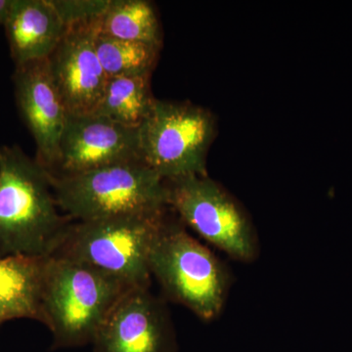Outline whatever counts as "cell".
I'll list each match as a JSON object with an SVG mask.
<instances>
[{
	"mask_svg": "<svg viewBox=\"0 0 352 352\" xmlns=\"http://www.w3.org/2000/svg\"><path fill=\"white\" fill-rule=\"evenodd\" d=\"M131 288L87 263L50 256L41 308L43 324L52 333L53 349L92 344L111 310Z\"/></svg>",
	"mask_w": 352,
	"mask_h": 352,
	"instance_id": "cell-2",
	"label": "cell"
},
{
	"mask_svg": "<svg viewBox=\"0 0 352 352\" xmlns=\"http://www.w3.org/2000/svg\"><path fill=\"white\" fill-rule=\"evenodd\" d=\"M15 3V0H0V25H4Z\"/></svg>",
	"mask_w": 352,
	"mask_h": 352,
	"instance_id": "cell-18",
	"label": "cell"
},
{
	"mask_svg": "<svg viewBox=\"0 0 352 352\" xmlns=\"http://www.w3.org/2000/svg\"><path fill=\"white\" fill-rule=\"evenodd\" d=\"M95 48L108 78L152 75L162 48L138 41L95 34Z\"/></svg>",
	"mask_w": 352,
	"mask_h": 352,
	"instance_id": "cell-16",
	"label": "cell"
},
{
	"mask_svg": "<svg viewBox=\"0 0 352 352\" xmlns=\"http://www.w3.org/2000/svg\"><path fill=\"white\" fill-rule=\"evenodd\" d=\"M67 28L98 21L110 0H51Z\"/></svg>",
	"mask_w": 352,
	"mask_h": 352,
	"instance_id": "cell-17",
	"label": "cell"
},
{
	"mask_svg": "<svg viewBox=\"0 0 352 352\" xmlns=\"http://www.w3.org/2000/svg\"><path fill=\"white\" fill-rule=\"evenodd\" d=\"M155 101L151 75L115 76L108 78L94 113L122 126L138 129L151 112Z\"/></svg>",
	"mask_w": 352,
	"mask_h": 352,
	"instance_id": "cell-14",
	"label": "cell"
},
{
	"mask_svg": "<svg viewBox=\"0 0 352 352\" xmlns=\"http://www.w3.org/2000/svg\"><path fill=\"white\" fill-rule=\"evenodd\" d=\"M16 101L36 146V161L52 173L69 113L58 91L47 59L15 66Z\"/></svg>",
	"mask_w": 352,
	"mask_h": 352,
	"instance_id": "cell-10",
	"label": "cell"
},
{
	"mask_svg": "<svg viewBox=\"0 0 352 352\" xmlns=\"http://www.w3.org/2000/svg\"><path fill=\"white\" fill-rule=\"evenodd\" d=\"M168 206L185 226L229 256L252 263L258 256L256 229L242 206L208 175L166 180Z\"/></svg>",
	"mask_w": 352,
	"mask_h": 352,
	"instance_id": "cell-7",
	"label": "cell"
},
{
	"mask_svg": "<svg viewBox=\"0 0 352 352\" xmlns=\"http://www.w3.org/2000/svg\"><path fill=\"white\" fill-rule=\"evenodd\" d=\"M217 133V119L207 109L156 99L138 127L139 159L164 182L208 175V153Z\"/></svg>",
	"mask_w": 352,
	"mask_h": 352,
	"instance_id": "cell-6",
	"label": "cell"
},
{
	"mask_svg": "<svg viewBox=\"0 0 352 352\" xmlns=\"http://www.w3.org/2000/svg\"><path fill=\"white\" fill-rule=\"evenodd\" d=\"M97 32L110 38L163 46V32L156 9L146 0H110L98 21Z\"/></svg>",
	"mask_w": 352,
	"mask_h": 352,
	"instance_id": "cell-15",
	"label": "cell"
},
{
	"mask_svg": "<svg viewBox=\"0 0 352 352\" xmlns=\"http://www.w3.org/2000/svg\"><path fill=\"white\" fill-rule=\"evenodd\" d=\"M59 210L50 173L18 146H0V256H52L73 222Z\"/></svg>",
	"mask_w": 352,
	"mask_h": 352,
	"instance_id": "cell-1",
	"label": "cell"
},
{
	"mask_svg": "<svg viewBox=\"0 0 352 352\" xmlns=\"http://www.w3.org/2000/svg\"><path fill=\"white\" fill-rule=\"evenodd\" d=\"M149 266L168 300L188 308L201 320L219 318L232 284L230 272L170 208L153 244Z\"/></svg>",
	"mask_w": 352,
	"mask_h": 352,
	"instance_id": "cell-3",
	"label": "cell"
},
{
	"mask_svg": "<svg viewBox=\"0 0 352 352\" xmlns=\"http://www.w3.org/2000/svg\"><path fill=\"white\" fill-rule=\"evenodd\" d=\"M50 175L58 207L73 221L151 214L168 208L166 182L141 161L74 175Z\"/></svg>",
	"mask_w": 352,
	"mask_h": 352,
	"instance_id": "cell-4",
	"label": "cell"
},
{
	"mask_svg": "<svg viewBox=\"0 0 352 352\" xmlns=\"http://www.w3.org/2000/svg\"><path fill=\"white\" fill-rule=\"evenodd\" d=\"M98 21L67 28L48 57L51 76L69 115L96 112L107 85L94 44Z\"/></svg>",
	"mask_w": 352,
	"mask_h": 352,
	"instance_id": "cell-9",
	"label": "cell"
},
{
	"mask_svg": "<svg viewBox=\"0 0 352 352\" xmlns=\"http://www.w3.org/2000/svg\"><path fill=\"white\" fill-rule=\"evenodd\" d=\"M94 352H176L177 344L166 303L150 288L127 289L99 328Z\"/></svg>",
	"mask_w": 352,
	"mask_h": 352,
	"instance_id": "cell-8",
	"label": "cell"
},
{
	"mask_svg": "<svg viewBox=\"0 0 352 352\" xmlns=\"http://www.w3.org/2000/svg\"><path fill=\"white\" fill-rule=\"evenodd\" d=\"M131 161H140L138 129L122 126L95 113L69 115L57 164L50 173L74 175Z\"/></svg>",
	"mask_w": 352,
	"mask_h": 352,
	"instance_id": "cell-11",
	"label": "cell"
},
{
	"mask_svg": "<svg viewBox=\"0 0 352 352\" xmlns=\"http://www.w3.org/2000/svg\"><path fill=\"white\" fill-rule=\"evenodd\" d=\"M168 210L73 221L53 256L87 263L132 288H150V254Z\"/></svg>",
	"mask_w": 352,
	"mask_h": 352,
	"instance_id": "cell-5",
	"label": "cell"
},
{
	"mask_svg": "<svg viewBox=\"0 0 352 352\" xmlns=\"http://www.w3.org/2000/svg\"><path fill=\"white\" fill-rule=\"evenodd\" d=\"M47 258L0 256V323L20 318L43 323L41 298Z\"/></svg>",
	"mask_w": 352,
	"mask_h": 352,
	"instance_id": "cell-13",
	"label": "cell"
},
{
	"mask_svg": "<svg viewBox=\"0 0 352 352\" xmlns=\"http://www.w3.org/2000/svg\"><path fill=\"white\" fill-rule=\"evenodd\" d=\"M3 27L15 66L47 59L67 30L51 0H15Z\"/></svg>",
	"mask_w": 352,
	"mask_h": 352,
	"instance_id": "cell-12",
	"label": "cell"
}]
</instances>
